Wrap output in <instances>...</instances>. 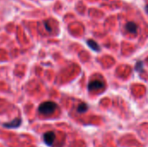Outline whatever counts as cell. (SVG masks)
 <instances>
[{"label":"cell","instance_id":"3957f363","mask_svg":"<svg viewBox=\"0 0 148 147\" xmlns=\"http://www.w3.org/2000/svg\"><path fill=\"white\" fill-rule=\"evenodd\" d=\"M56 139V134L53 132H47L43 134V140L48 146H52Z\"/></svg>","mask_w":148,"mask_h":147},{"label":"cell","instance_id":"7a4b0ae2","mask_svg":"<svg viewBox=\"0 0 148 147\" xmlns=\"http://www.w3.org/2000/svg\"><path fill=\"white\" fill-rule=\"evenodd\" d=\"M105 87V84L102 81L100 80H94L89 82L88 84V90L89 91H97L101 90Z\"/></svg>","mask_w":148,"mask_h":147},{"label":"cell","instance_id":"5b68a950","mask_svg":"<svg viewBox=\"0 0 148 147\" xmlns=\"http://www.w3.org/2000/svg\"><path fill=\"white\" fill-rule=\"evenodd\" d=\"M21 119L20 118H16L15 120H13L12 121L9 122V123H5L3 124V126L7 127V128H16L21 125Z\"/></svg>","mask_w":148,"mask_h":147},{"label":"cell","instance_id":"277c9868","mask_svg":"<svg viewBox=\"0 0 148 147\" xmlns=\"http://www.w3.org/2000/svg\"><path fill=\"white\" fill-rule=\"evenodd\" d=\"M126 29L131 34H137L138 31V25L134 22H128L126 24Z\"/></svg>","mask_w":148,"mask_h":147},{"label":"cell","instance_id":"6da1fadb","mask_svg":"<svg viewBox=\"0 0 148 147\" xmlns=\"http://www.w3.org/2000/svg\"><path fill=\"white\" fill-rule=\"evenodd\" d=\"M57 108V105L53 102V101H46L42 103L39 107H38V111L40 113L43 114V115H49L52 114L56 109Z\"/></svg>","mask_w":148,"mask_h":147},{"label":"cell","instance_id":"52a82bcc","mask_svg":"<svg viewBox=\"0 0 148 147\" xmlns=\"http://www.w3.org/2000/svg\"><path fill=\"white\" fill-rule=\"evenodd\" d=\"M88 110V105L85 104V103H82L78 106L77 107V112L80 113H85L86 111Z\"/></svg>","mask_w":148,"mask_h":147},{"label":"cell","instance_id":"8992f818","mask_svg":"<svg viewBox=\"0 0 148 147\" xmlns=\"http://www.w3.org/2000/svg\"><path fill=\"white\" fill-rule=\"evenodd\" d=\"M87 43H88V45L93 50H95V51H99L100 47H99V45L97 44V42H95L94 40H88Z\"/></svg>","mask_w":148,"mask_h":147}]
</instances>
